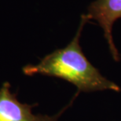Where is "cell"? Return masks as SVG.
Here are the masks:
<instances>
[{
    "label": "cell",
    "instance_id": "cell-1",
    "mask_svg": "<svg viewBox=\"0 0 121 121\" xmlns=\"http://www.w3.org/2000/svg\"><path fill=\"white\" fill-rule=\"evenodd\" d=\"M88 21L87 15L83 14L78 30L71 42L65 48L56 50L45 56L38 64L26 65L23 68L24 73L27 76L43 75L62 79L75 85L79 91L108 90L120 92V86L103 76L82 50L79 39Z\"/></svg>",
    "mask_w": 121,
    "mask_h": 121
},
{
    "label": "cell",
    "instance_id": "cell-2",
    "mask_svg": "<svg viewBox=\"0 0 121 121\" xmlns=\"http://www.w3.org/2000/svg\"><path fill=\"white\" fill-rule=\"evenodd\" d=\"M86 15L89 20H95L103 29L111 54L116 61H119L120 55L113 42L112 31L114 23L121 18V0H95L89 6Z\"/></svg>",
    "mask_w": 121,
    "mask_h": 121
},
{
    "label": "cell",
    "instance_id": "cell-3",
    "mask_svg": "<svg viewBox=\"0 0 121 121\" xmlns=\"http://www.w3.org/2000/svg\"><path fill=\"white\" fill-rule=\"evenodd\" d=\"M37 105L20 102L16 94L10 92L8 82L4 83L0 88V121H57L60 113L52 117L33 114L32 108Z\"/></svg>",
    "mask_w": 121,
    "mask_h": 121
}]
</instances>
